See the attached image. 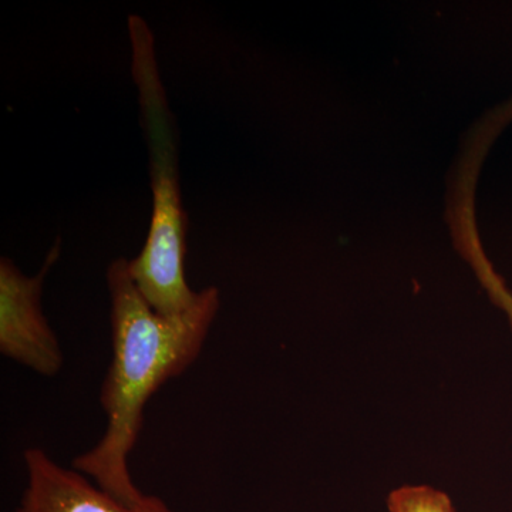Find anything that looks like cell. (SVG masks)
Segmentation results:
<instances>
[{"mask_svg":"<svg viewBox=\"0 0 512 512\" xmlns=\"http://www.w3.org/2000/svg\"><path fill=\"white\" fill-rule=\"evenodd\" d=\"M23 461L26 487L12 512H175L157 495L123 503L80 471L60 466L43 448H28Z\"/></svg>","mask_w":512,"mask_h":512,"instance_id":"277c9868","label":"cell"},{"mask_svg":"<svg viewBox=\"0 0 512 512\" xmlns=\"http://www.w3.org/2000/svg\"><path fill=\"white\" fill-rule=\"evenodd\" d=\"M107 286L113 355L100 394L107 426L96 446L74 458L73 468L117 500L133 505L146 495L134 483L128 463L148 400L200 356L220 311L221 295L208 286L187 311L161 315L138 291L126 258L111 262Z\"/></svg>","mask_w":512,"mask_h":512,"instance_id":"6da1fadb","label":"cell"},{"mask_svg":"<svg viewBox=\"0 0 512 512\" xmlns=\"http://www.w3.org/2000/svg\"><path fill=\"white\" fill-rule=\"evenodd\" d=\"M57 241L42 269L26 276L10 261H0V352L37 375L56 376L64 363L63 350L42 309L46 275L60 255Z\"/></svg>","mask_w":512,"mask_h":512,"instance_id":"3957f363","label":"cell"},{"mask_svg":"<svg viewBox=\"0 0 512 512\" xmlns=\"http://www.w3.org/2000/svg\"><path fill=\"white\" fill-rule=\"evenodd\" d=\"M387 512H456L443 491L429 485H403L387 497Z\"/></svg>","mask_w":512,"mask_h":512,"instance_id":"5b68a950","label":"cell"},{"mask_svg":"<svg viewBox=\"0 0 512 512\" xmlns=\"http://www.w3.org/2000/svg\"><path fill=\"white\" fill-rule=\"evenodd\" d=\"M153 138V218L140 254L128 259V271L151 308L173 316L187 311L198 292L185 278L188 224L173 156L164 141L158 144Z\"/></svg>","mask_w":512,"mask_h":512,"instance_id":"7a4b0ae2","label":"cell"}]
</instances>
